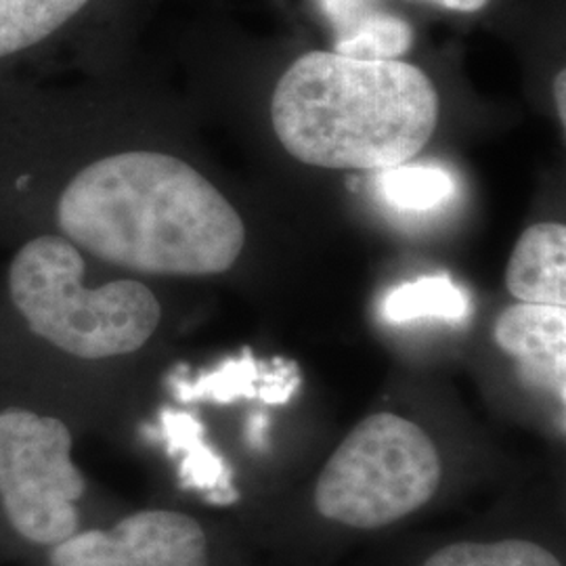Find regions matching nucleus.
I'll list each match as a JSON object with an SVG mask.
<instances>
[{"label": "nucleus", "instance_id": "1", "mask_svg": "<svg viewBox=\"0 0 566 566\" xmlns=\"http://www.w3.org/2000/svg\"><path fill=\"white\" fill-rule=\"evenodd\" d=\"M0 271V395L60 407L82 369L142 353L164 306L139 275L49 235L7 250Z\"/></svg>", "mask_w": 566, "mask_h": 566}, {"label": "nucleus", "instance_id": "2", "mask_svg": "<svg viewBox=\"0 0 566 566\" xmlns=\"http://www.w3.org/2000/svg\"><path fill=\"white\" fill-rule=\"evenodd\" d=\"M271 122L285 151L301 163L382 170L424 149L439 122V93L407 61L311 51L277 82Z\"/></svg>", "mask_w": 566, "mask_h": 566}, {"label": "nucleus", "instance_id": "3", "mask_svg": "<svg viewBox=\"0 0 566 566\" xmlns=\"http://www.w3.org/2000/svg\"><path fill=\"white\" fill-rule=\"evenodd\" d=\"M441 474V455L420 426L395 413H374L327 460L315 506L334 523L382 528L428 504Z\"/></svg>", "mask_w": 566, "mask_h": 566}, {"label": "nucleus", "instance_id": "4", "mask_svg": "<svg viewBox=\"0 0 566 566\" xmlns=\"http://www.w3.org/2000/svg\"><path fill=\"white\" fill-rule=\"evenodd\" d=\"M86 479L57 409L0 395V512L25 546L49 552L82 528Z\"/></svg>", "mask_w": 566, "mask_h": 566}, {"label": "nucleus", "instance_id": "5", "mask_svg": "<svg viewBox=\"0 0 566 566\" xmlns=\"http://www.w3.org/2000/svg\"><path fill=\"white\" fill-rule=\"evenodd\" d=\"M49 566H208L202 525L175 510H142L109 528H78L46 552Z\"/></svg>", "mask_w": 566, "mask_h": 566}, {"label": "nucleus", "instance_id": "6", "mask_svg": "<svg viewBox=\"0 0 566 566\" xmlns=\"http://www.w3.org/2000/svg\"><path fill=\"white\" fill-rule=\"evenodd\" d=\"M495 343L565 403L566 308L552 304L507 306L493 329Z\"/></svg>", "mask_w": 566, "mask_h": 566}, {"label": "nucleus", "instance_id": "7", "mask_svg": "<svg viewBox=\"0 0 566 566\" xmlns=\"http://www.w3.org/2000/svg\"><path fill=\"white\" fill-rule=\"evenodd\" d=\"M95 0H0V82L20 81L81 23Z\"/></svg>", "mask_w": 566, "mask_h": 566}, {"label": "nucleus", "instance_id": "8", "mask_svg": "<svg viewBox=\"0 0 566 566\" xmlns=\"http://www.w3.org/2000/svg\"><path fill=\"white\" fill-rule=\"evenodd\" d=\"M507 292L528 304L566 306V229L560 223L528 227L506 269Z\"/></svg>", "mask_w": 566, "mask_h": 566}, {"label": "nucleus", "instance_id": "9", "mask_svg": "<svg viewBox=\"0 0 566 566\" xmlns=\"http://www.w3.org/2000/svg\"><path fill=\"white\" fill-rule=\"evenodd\" d=\"M334 36V53L350 60H401L413 44L409 21L385 7H376L364 18L336 30Z\"/></svg>", "mask_w": 566, "mask_h": 566}, {"label": "nucleus", "instance_id": "10", "mask_svg": "<svg viewBox=\"0 0 566 566\" xmlns=\"http://www.w3.org/2000/svg\"><path fill=\"white\" fill-rule=\"evenodd\" d=\"M468 296L447 275H430L401 283L385 301V315L392 324L422 317L458 322L468 313Z\"/></svg>", "mask_w": 566, "mask_h": 566}, {"label": "nucleus", "instance_id": "11", "mask_svg": "<svg viewBox=\"0 0 566 566\" xmlns=\"http://www.w3.org/2000/svg\"><path fill=\"white\" fill-rule=\"evenodd\" d=\"M378 189L388 206L401 212H426L455 193V181L437 166L399 164L378 170Z\"/></svg>", "mask_w": 566, "mask_h": 566}, {"label": "nucleus", "instance_id": "12", "mask_svg": "<svg viewBox=\"0 0 566 566\" xmlns=\"http://www.w3.org/2000/svg\"><path fill=\"white\" fill-rule=\"evenodd\" d=\"M424 566H563L546 547L506 539L495 544L460 542L434 552Z\"/></svg>", "mask_w": 566, "mask_h": 566}, {"label": "nucleus", "instance_id": "13", "mask_svg": "<svg viewBox=\"0 0 566 566\" xmlns=\"http://www.w3.org/2000/svg\"><path fill=\"white\" fill-rule=\"evenodd\" d=\"M317 2L325 20L329 21V25L334 28V32L364 18L365 13L374 11L376 7H380L378 0H317Z\"/></svg>", "mask_w": 566, "mask_h": 566}, {"label": "nucleus", "instance_id": "14", "mask_svg": "<svg viewBox=\"0 0 566 566\" xmlns=\"http://www.w3.org/2000/svg\"><path fill=\"white\" fill-rule=\"evenodd\" d=\"M424 2L447 9V11H455V13H476V11L485 9L491 0H424Z\"/></svg>", "mask_w": 566, "mask_h": 566}, {"label": "nucleus", "instance_id": "15", "mask_svg": "<svg viewBox=\"0 0 566 566\" xmlns=\"http://www.w3.org/2000/svg\"><path fill=\"white\" fill-rule=\"evenodd\" d=\"M554 99H556V107L560 114V120L566 122V74L565 70H560L554 78Z\"/></svg>", "mask_w": 566, "mask_h": 566}]
</instances>
